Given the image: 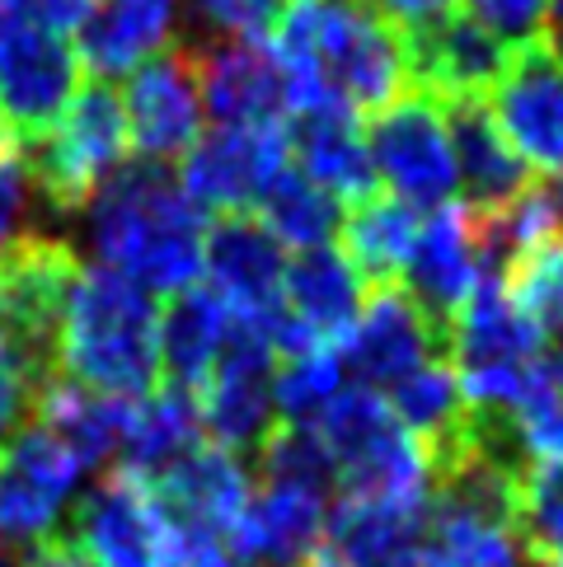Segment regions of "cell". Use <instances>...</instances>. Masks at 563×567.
Instances as JSON below:
<instances>
[{
  "label": "cell",
  "instance_id": "cell-1",
  "mask_svg": "<svg viewBox=\"0 0 563 567\" xmlns=\"http://www.w3.org/2000/svg\"><path fill=\"white\" fill-rule=\"evenodd\" d=\"M90 235L104 268L141 291L174 296L203 277V207L160 159H123L90 197Z\"/></svg>",
  "mask_w": 563,
  "mask_h": 567
},
{
  "label": "cell",
  "instance_id": "cell-2",
  "mask_svg": "<svg viewBox=\"0 0 563 567\" xmlns=\"http://www.w3.org/2000/svg\"><path fill=\"white\" fill-rule=\"evenodd\" d=\"M57 375L80 390L109 399L151 394L160 371V306L132 277L113 268H80L66 296L62 338H57Z\"/></svg>",
  "mask_w": 563,
  "mask_h": 567
},
{
  "label": "cell",
  "instance_id": "cell-3",
  "mask_svg": "<svg viewBox=\"0 0 563 567\" xmlns=\"http://www.w3.org/2000/svg\"><path fill=\"white\" fill-rule=\"evenodd\" d=\"M344 497L428 506V460L371 384H348L310 417Z\"/></svg>",
  "mask_w": 563,
  "mask_h": 567
},
{
  "label": "cell",
  "instance_id": "cell-4",
  "mask_svg": "<svg viewBox=\"0 0 563 567\" xmlns=\"http://www.w3.org/2000/svg\"><path fill=\"white\" fill-rule=\"evenodd\" d=\"M29 155L19 159L29 184L43 193L48 207L80 212L90 207L99 184L127 159V113L113 80H80L71 104L52 123V132L24 141Z\"/></svg>",
  "mask_w": 563,
  "mask_h": 567
},
{
  "label": "cell",
  "instance_id": "cell-5",
  "mask_svg": "<svg viewBox=\"0 0 563 567\" xmlns=\"http://www.w3.org/2000/svg\"><path fill=\"white\" fill-rule=\"evenodd\" d=\"M85 262L66 239L24 235L0 249V348L43 394L57 375V338H62L66 296Z\"/></svg>",
  "mask_w": 563,
  "mask_h": 567
},
{
  "label": "cell",
  "instance_id": "cell-6",
  "mask_svg": "<svg viewBox=\"0 0 563 567\" xmlns=\"http://www.w3.org/2000/svg\"><path fill=\"white\" fill-rule=\"evenodd\" d=\"M484 104L521 165L531 174L563 178V52L554 29L508 43Z\"/></svg>",
  "mask_w": 563,
  "mask_h": 567
},
{
  "label": "cell",
  "instance_id": "cell-7",
  "mask_svg": "<svg viewBox=\"0 0 563 567\" xmlns=\"http://www.w3.org/2000/svg\"><path fill=\"white\" fill-rule=\"evenodd\" d=\"M367 155L376 184L418 212H432L455 193V155H451L447 117H441V104L432 94L413 85L371 113Z\"/></svg>",
  "mask_w": 563,
  "mask_h": 567
},
{
  "label": "cell",
  "instance_id": "cell-8",
  "mask_svg": "<svg viewBox=\"0 0 563 567\" xmlns=\"http://www.w3.org/2000/svg\"><path fill=\"white\" fill-rule=\"evenodd\" d=\"M71 539L94 558V567H174L178 530L160 512L146 478L127 464L99 478V488L71 516Z\"/></svg>",
  "mask_w": 563,
  "mask_h": 567
},
{
  "label": "cell",
  "instance_id": "cell-9",
  "mask_svg": "<svg viewBox=\"0 0 563 567\" xmlns=\"http://www.w3.org/2000/svg\"><path fill=\"white\" fill-rule=\"evenodd\" d=\"M291 165L287 123H221L193 141L178 184L212 212H254L268 184Z\"/></svg>",
  "mask_w": 563,
  "mask_h": 567
},
{
  "label": "cell",
  "instance_id": "cell-10",
  "mask_svg": "<svg viewBox=\"0 0 563 567\" xmlns=\"http://www.w3.org/2000/svg\"><path fill=\"white\" fill-rule=\"evenodd\" d=\"M80 80H85V62L71 38L0 14V109L10 113L19 141L52 132Z\"/></svg>",
  "mask_w": 563,
  "mask_h": 567
},
{
  "label": "cell",
  "instance_id": "cell-11",
  "mask_svg": "<svg viewBox=\"0 0 563 567\" xmlns=\"http://www.w3.org/2000/svg\"><path fill=\"white\" fill-rule=\"evenodd\" d=\"M80 464L43 422H24L0 441V544H38L71 497Z\"/></svg>",
  "mask_w": 563,
  "mask_h": 567
},
{
  "label": "cell",
  "instance_id": "cell-12",
  "mask_svg": "<svg viewBox=\"0 0 563 567\" xmlns=\"http://www.w3.org/2000/svg\"><path fill=\"white\" fill-rule=\"evenodd\" d=\"M502 56H508V43L479 24L465 6H451L405 29L409 85L432 94L437 104L484 99L502 71Z\"/></svg>",
  "mask_w": 563,
  "mask_h": 567
},
{
  "label": "cell",
  "instance_id": "cell-13",
  "mask_svg": "<svg viewBox=\"0 0 563 567\" xmlns=\"http://www.w3.org/2000/svg\"><path fill=\"white\" fill-rule=\"evenodd\" d=\"M127 146L141 151V159H170L188 155L193 141L203 136V90H197L193 52L184 43H170L151 52L127 80Z\"/></svg>",
  "mask_w": 563,
  "mask_h": 567
},
{
  "label": "cell",
  "instance_id": "cell-14",
  "mask_svg": "<svg viewBox=\"0 0 563 567\" xmlns=\"http://www.w3.org/2000/svg\"><path fill=\"white\" fill-rule=\"evenodd\" d=\"M344 367L357 375V384H395L399 375L418 371L432 357H451V333L399 287H376L371 300H361V315L348 329Z\"/></svg>",
  "mask_w": 563,
  "mask_h": 567
},
{
  "label": "cell",
  "instance_id": "cell-15",
  "mask_svg": "<svg viewBox=\"0 0 563 567\" xmlns=\"http://www.w3.org/2000/svg\"><path fill=\"white\" fill-rule=\"evenodd\" d=\"M203 272L226 310L245 315L254 323L282 319V277H287V254L282 239L254 212H226L203 239Z\"/></svg>",
  "mask_w": 563,
  "mask_h": 567
},
{
  "label": "cell",
  "instance_id": "cell-16",
  "mask_svg": "<svg viewBox=\"0 0 563 567\" xmlns=\"http://www.w3.org/2000/svg\"><path fill=\"white\" fill-rule=\"evenodd\" d=\"M141 478H146L151 497L174 520L178 535L231 539V530L249 506L245 464L231 451H221V445H193L188 455L160 464L155 474H141Z\"/></svg>",
  "mask_w": 563,
  "mask_h": 567
},
{
  "label": "cell",
  "instance_id": "cell-17",
  "mask_svg": "<svg viewBox=\"0 0 563 567\" xmlns=\"http://www.w3.org/2000/svg\"><path fill=\"white\" fill-rule=\"evenodd\" d=\"M193 52L203 104L221 123H287V75L273 48L254 38H197L184 43Z\"/></svg>",
  "mask_w": 563,
  "mask_h": 567
},
{
  "label": "cell",
  "instance_id": "cell-18",
  "mask_svg": "<svg viewBox=\"0 0 563 567\" xmlns=\"http://www.w3.org/2000/svg\"><path fill=\"white\" fill-rule=\"evenodd\" d=\"M405 277H409V296L451 333L460 306L470 300L474 281L484 277V268H479L470 207H451V202H441V207H432L428 216H422Z\"/></svg>",
  "mask_w": 563,
  "mask_h": 567
},
{
  "label": "cell",
  "instance_id": "cell-19",
  "mask_svg": "<svg viewBox=\"0 0 563 567\" xmlns=\"http://www.w3.org/2000/svg\"><path fill=\"white\" fill-rule=\"evenodd\" d=\"M441 117H447V132H451L455 184H465L470 212L493 216L521 202L531 188H540L535 174L508 146V136L498 132L484 99H451V104H441Z\"/></svg>",
  "mask_w": 563,
  "mask_h": 567
},
{
  "label": "cell",
  "instance_id": "cell-20",
  "mask_svg": "<svg viewBox=\"0 0 563 567\" xmlns=\"http://www.w3.org/2000/svg\"><path fill=\"white\" fill-rule=\"evenodd\" d=\"M287 146L300 174L315 188H325L329 197L357 202L376 188V169L367 155V132L357 123V109L348 104H315V109H296L291 127H287Z\"/></svg>",
  "mask_w": 563,
  "mask_h": 567
},
{
  "label": "cell",
  "instance_id": "cell-21",
  "mask_svg": "<svg viewBox=\"0 0 563 567\" xmlns=\"http://www.w3.org/2000/svg\"><path fill=\"white\" fill-rule=\"evenodd\" d=\"M319 535H325V497L264 483V497H254L231 530V558L239 567H306L319 549Z\"/></svg>",
  "mask_w": 563,
  "mask_h": 567
},
{
  "label": "cell",
  "instance_id": "cell-22",
  "mask_svg": "<svg viewBox=\"0 0 563 567\" xmlns=\"http://www.w3.org/2000/svg\"><path fill=\"white\" fill-rule=\"evenodd\" d=\"M367 281L357 277L348 254L338 245H310L300 249L296 262H287L282 277V310L325 348H338L361 315Z\"/></svg>",
  "mask_w": 563,
  "mask_h": 567
},
{
  "label": "cell",
  "instance_id": "cell-23",
  "mask_svg": "<svg viewBox=\"0 0 563 567\" xmlns=\"http://www.w3.org/2000/svg\"><path fill=\"white\" fill-rule=\"evenodd\" d=\"M422 216L409 202H399L386 188H371L367 197L352 202L344 230V254L357 268V277L367 287H399L409 268V254H413V239H418Z\"/></svg>",
  "mask_w": 563,
  "mask_h": 567
},
{
  "label": "cell",
  "instance_id": "cell-24",
  "mask_svg": "<svg viewBox=\"0 0 563 567\" xmlns=\"http://www.w3.org/2000/svg\"><path fill=\"white\" fill-rule=\"evenodd\" d=\"M231 329V310L226 300L207 287H184L170 296V306L160 310V371L178 384V390L197 394L207 384L221 338Z\"/></svg>",
  "mask_w": 563,
  "mask_h": 567
},
{
  "label": "cell",
  "instance_id": "cell-25",
  "mask_svg": "<svg viewBox=\"0 0 563 567\" xmlns=\"http://www.w3.org/2000/svg\"><path fill=\"white\" fill-rule=\"evenodd\" d=\"M174 24V0H109L80 29V62L99 80H117L136 71L151 52L165 48Z\"/></svg>",
  "mask_w": 563,
  "mask_h": 567
},
{
  "label": "cell",
  "instance_id": "cell-26",
  "mask_svg": "<svg viewBox=\"0 0 563 567\" xmlns=\"http://www.w3.org/2000/svg\"><path fill=\"white\" fill-rule=\"evenodd\" d=\"M521 563L526 558H521L512 525L479 516L470 506L428 497L418 567H521Z\"/></svg>",
  "mask_w": 563,
  "mask_h": 567
},
{
  "label": "cell",
  "instance_id": "cell-27",
  "mask_svg": "<svg viewBox=\"0 0 563 567\" xmlns=\"http://www.w3.org/2000/svg\"><path fill=\"white\" fill-rule=\"evenodd\" d=\"M127 403L132 399H109V394L80 390L71 380H52L33 403V422H43V427L90 470V464H104L109 455L123 451Z\"/></svg>",
  "mask_w": 563,
  "mask_h": 567
},
{
  "label": "cell",
  "instance_id": "cell-28",
  "mask_svg": "<svg viewBox=\"0 0 563 567\" xmlns=\"http://www.w3.org/2000/svg\"><path fill=\"white\" fill-rule=\"evenodd\" d=\"M203 445V413H197V394L178 390V384L160 380L151 394L127 403V427H123V464L136 474H155L160 464L188 455Z\"/></svg>",
  "mask_w": 563,
  "mask_h": 567
},
{
  "label": "cell",
  "instance_id": "cell-29",
  "mask_svg": "<svg viewBox=\"0 0 563 567\" xmlns=\"http://www.w3.org/2000/svg\"><path fill=\"white\" fill-rule=\"evenodd\" d=\"M512 535L531 567H563V464L531 460L516 478Z\"/></svg>",
  "mask_w": 563,
  "mask_h": 567
},
{
  "label": "cell",
  "instance_id": "cell-30",
  "mask_svg": "<svg viewBox=\"0 0 563 567\" xmlns=\"http://www.w3.org/2000/svg\"><path fill=\"white\" fill-rule=\"evenodd\" d=\"M502 296L535 323L540 338L563 348V226L502 268Z\"/></svg>",
  "mask_w": 563,
  "mask_h": 567
},
{
  "label": "cell",
  "instance_id": "cell-31",
  "mask_svg": "<svg viewBox=\"0 0 563 567\" xmlns=\"http://www.w3.org/2000/svg\"><path fill=\"white\" fill-rule=\"evenodd\" d=\"M254 216L282 239V245H296V249H310V245H329L338 235V197H329L325 188H315L306 174L296 165L282 169L268 193L258 197Z\"/></svg>",
  "mask_w": 563,
  "mask_h": 567
},
{
  "label": "cell",
  "instance_id": "cell-32",
  "mask_svg": "<svg viewBox=\"0 0 563 567\" xmlns=\"http://www.w3.org/2000/svg\"><path fill=\"white\" fill-rule=\"evenodd\" d=\"M258 474L264 483H282V488H310L325 497V488L334 483V464L319 432L310 422H287L277 417L268 436L258 441Z\"/></svg>",
  "mask_w": 563,
  "mask_h": 567
},
{
  "label": "cell",
  "instance_id": "cell-33",
  "mask_svg": "<svg viewBox=\"0 0 563 567\" xmlns=\"http://www.w3.org/2000/svg\"><path fill=\"white\" fill-rule=\"evenodd\" d=\"M338 390H344L338 348H310L282 357V375H273V409L287 413V422H310Z\"/></svg>",
  "mask_w": 563,
  "mask_h": 567
},
{
  "label": "cell",
  "instance_id": "cell-34",
  "mask_svg": "<svg viewBox=\"0 0 563 567\" xmlns=\"http://www.w3.org/2000/svg\"><path fill=\"white\" fill-rule=\"evenodd\" d=\"M291 0H197V14L207 19L216 33H235V38H254L264 43L273 29L282 24Z\"/></svg>",
  "mask_w": 563,
  "mask_h": 567
},
{
  "label": "cell",
  "instance_id": "cell-35",
  "mask_svg": "<svg viewBox=\"0 0 563 567\" xmlns=\"http://www.w3.org/2000/svg\"><path fill=\"white\" fill-rule=\"evenodd\" d=\"M460 6L484 29H493L502 43H516V38L550 29V0H460Z\"/></svg>",
  "mask_w": 563,
  "mask_h": 567
},
{
  "label": "cell",
  "instance_id": "cell-36",
  "mask_svg": "<svg viewBox=\"0 0 563 567\" xmlns=\"http://www.w3.org/2000/svg\"><path fill=\"white\" fill-rule=\"evenodd\" d=\"M0 14L71 38V33L85 29V19L94 14V0H0Z\"/></svg>",
  "mask_w": 563,
  "mask_h": 567
},
{
  "label": "cell",
  "instance_id": "cell-37",
  "mask_svg": "<svg viewBox=\"0 0 563 567\" xmlns=\"http://www.w3.org/2000/svg\"><path fill=\"white\" fill-rule=\"evenodd\" d=\"M33 403H38L33 380L14 367V357L6 348H0V441H10L19 427H24Z\"/></svg>",
  "mask_w": 563,
  "mask_h": 567
},
{
  "label": "cell",
  "instance_id": "cell-38",
  "mask_svg": "<svg viewBox=\"0 0 563 567\" xmlns=\"http://www.w3.org/2000/svg\"><path fill=\"white\" fill-rule=\"evenodd\" d=\"M24 202H29V174L10 155V159H0V249L14 239L19 216H24Z\"/></svg>",
  "mask_w": 563,
  "mask_h": 567
},
{
  "label": "cell",
  "instance_id": "cell-39",
  "mask_svg": "<svg viewBox=\"0 0 563 567\" xmlns=\"http://www.w3.org/2000/svg\"><path fill=\"white\" fill-rule=\"evenodd\" d=\"M24 567H94V558L80 549V544L71 535H43L38 544H29L24 554Z\"/></svg>",
  "mask_w": 563,
  "mask_h": 567
},
{
  "label": "cell",
  "instance_id": "cell-40",
  "mask_svg": "<svg viewBox=\"0 0 563 567\" xmlns=\"http://www.w3.org/2000/svg\"><path fill=\"white\" fill-rule=\"evenodd\" d=\"M14 146H19V132H14V123H10V113L0 109V159H10Z\"/></svg>",
  "mask_w": 563,
  "mask_h": 567
},
{
  "label": "cell",
  "instance_id": "cell-41",
  "mask_svg": "<svg viewBox=\"0 0 563 567\" xmlns=\"http://www.w3.org/2000/svg\"><path fill=\"white\" fill-rule=\"evenodd\" d=\"M554 6H559V10H554V19H550V29L563 33V0H554ZM554 43H559V52H563V38H554Z\"/></svg>",
  "mask_w": 563,
  "mask_h": 567
},
{
  "label": "cell",
  "instance_id": "cell-42",
  "mask_svg": "<svg viewBox=\"0 0 563 567\" xmlns=\"http://www.w3.org/2000/svg\"><path fill=\"white\" fill-rule=\"evenodd\" d=\"M0 567H10V563H6V554H0Z\"/></svg>",
  "mask_w": 563,
  "mask_h": 567
},
{
  "label": "cell",
  "instance_id": "cell-43",
  "mask_svg": "<svg viewBox=\"0 0 563 567\" xmlns=\"http://www.w3.org/2000/svg\"><path fill=\"white\" fill-rule=\"evenodd\" d=\"M559 188H563V184H559ZM559 212H563V197H559Z\"/></svg>",
  "mask_w": 563,
  "mask_h": 567
}]
</instances>
